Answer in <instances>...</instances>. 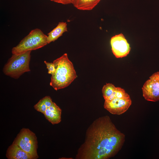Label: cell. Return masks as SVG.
<instances>
[{
    "mask_svg": "<svg viewBox=\"0 0 159 159\" xmlns=\"http://www.w3.org/2000/svg\"><path fill=\"white\" fill-rule=\"evenodd\" d=\"M6 155L9 159H32L29 155L14 142L8 148Z\"/></svg>",
    "mask_w": 159,
    "mask_h": 159,
    "instance_id": "10",
    "label": "cell"
},
{
    "mask_svg": "<svg viewBox=\"0 0 159 159\" xmlns=\"http://www.w3.org/2000/svg\"><path fill=\"white\" fill-rule=\"evenodd\" d=\"M67 25L66 22H59L57 26L48 34V44L54 42L62 36L63 33L67 32Z\"/></svg>",
    "mask_w": 159,
    "mask_h": 159,
    "instance_id": "11",
    "label": "cell"
},
{
    "mask_svg": "<svg viewBox=\"0 0 159 159\" xmlns=\"http://www.w3.org/2000/svg\"><path fill=\"white\" fill-rule=\"evenodd\" d=\"M44 62L48 69V73L52 75L53 74L55 71V68L54 64L53 62H49L46 61H44Z\"/></svg>",
    "mask_w": 159,
    "mask_h": 159,
    "instance_id": "15",
    "label": "cell"
},
{
    "mask_svg": "<svg viewBox=\"0 0 159 159\" xmlns=\"http://www.w3.org/2000/svg\"><path fill=\"white\" fill-rule=\"evenodd\" d=\"M13 142L29 155L32 159L38 158L37 152V137L35 134L28 129L23 128L21 130Z\"/></svg>",
    "mask_w": 159,
    "mask_h": 159,
    "instance_id": "6",
    "label": "cell"
},
{
    "mask_svg": "<svg viewBox=\"0 0 159 159\" xmlns=\"http://www.w3.org/2000/svg\"><path fill=\"white\" fill-rule=\"evenodd\" d=\"M101 0H73L72 4L77 9L81 10L92 9Z\"/></svg>",
    "mask_w": 159,
    "mask_h": 159,
    "instance_id": "12",
    "label": "cell"
},
{
    "mask_svg": "<svg viewBox=\"0 0 159 159\" xmlns=\"http://www.w3.org/2000/svg\"><path fill=\"white\" fill-rule=\"evenodd\" d=\"M116 88V87L111 83H107L104 85L102 91L105 100L107 99L112 95Z\"/></svg>",
    "mask_w": 159,
    "mask_h": 159,
    "instance_id": "14",
    "label": "cell"
},
{
    "mask_svg": "<svg viewBox=\"0 0 159 159\" xmlns=\"http://www.w3.org/2000/svg\"><path fill=\"white\" fill-rule=\"evenodd\" d=\"M110 42L112 52L116 58L125 57L129 53L131 49L130 44L122 34L113 36Z\"/></svg>",
    "mask_w": 159,
    "mask_h": 159,
    "instance_id": "8",
    "label": "cell"
},
{
    "mask_svg": "<svg viewBox=\"0 0 159 159\" xmlns=\"http://www.w3.org/2000/svg\"><path fill=\"white\" fill-rule=\"evenodd\" d=\"M125 139V135L117 128L108 116L99 117L87 129L84 142L75 158L109 159L121 149Z\"/></svg>",
    "mask_w": 159,
    "mask_h": 159,
    "instance_id": "1",
    "label": "cell"
},
{
    "mask_svg": "<svg viewBox=\"0 0 159 159\" xmlns=\"http://www.w3.org/2000/svg\"><path fill=\"white\" fill-rule=\"evenodd\" d=\"M131 104L130 97L124 90L116 87L112 95L105 100L104 107L112 114L120 115L126 112Z\"/></svg>",
    "mask_w": 159,
    "mask_h": 159,
    "instance_id": "5",
    "label": "cell"
},
{
    "mask_svg": "<svg viewBox=\"0 0 159 159\" xmlns=\"http://www.w3.org/2000/svg\"><path fill=\"white\" fill-rule=\"evenodd\" d=\"M31 51L16 55L12 54L3 68L6 75L17 79L24 73L30 71L29 67Z\"/></svg>",
    "mask_w": 159,
    "mask_h": 159,
    "instance_id": "3",
    "label": "cell"
},
{
    "mask_svg": "<svg viewBox=\"0 0 159 159\" xmlns=\"http://www.w3.org/2000/svg\"><path fill=\"white\" fill-rule=\"evenodd\" d=\"M47 36L40 29L32 30L18 44L11 50L12 54L18 55L27 51L36 50L47 45Z\"/></svg>",
    "mask_w": 159,
    "mask_h": 159,
    "instance_id": "4",
    "label": "cell"
},
{
    "mask_svg": "<svg viewBox=\"0 0 159 159\" xmlns=\"http://www.w3.org/2000/svg\"><path fill=\"white\" fill-rule=\"evenodd\" d=\"M143 96L145 100L152 102L159 100V72L153 74L142 87Z\"/></svg>",
    "mask_w": 159,
    "mask_h": 159,
    "instance_id": "7",
    "label": "cell"
},
{
    "mask_svg": "<svg viewBox=\"0 0 159 159\" xmlns=\"http://www.w3.org/2000/svg\"><path fill=\"white\" fill-rule=\"evenodd\" d=\"M62 110L53 102L43 114L46 118L52 125L57 124L61 121Z\"/></svg>",
    "mask_w": 159,
    "mask_h": 159,
    "instance_id": "9",
    "label": "cell"
},
{
    "mask_svg": "<svg viewBox=\"0 0 159 159\" xmlns=\"http://www.w3.org/2000/svg\"><path fill=\"white\" fill-rule=\"evenodd\" d=\"M54 2L66 5L72 4L73 0H50Z\"/></svg>",
    "mask_w": 159,
    "mask_h": 159,
    "instance_id": "16",
    "label": "cell"
},
{
    "mask_svg": "<svg viewBox=\"0 0 159 159\" xmlns=\"http://www.w3.org/2000/svg\"><path fill=\"white\" fill-rule=\"evenodd\" d=\"M53 62L55 71L51 77L50 86L56 90L68 87L77 78V75L67 54H64Z\"/></svg>",
    "mask_w": 159,
    "mask_h": 159,
    "instance_id": "2",
    "label": "cell"
},
{
    "mask_svg": "<svg viewBox=\"0 0 159 159\" xmlns=\"http://www.w3.org/2000/svg\"><path fill=\"white\" fill-rule=\"evenodd\" d=\"M52 99L49 96H46L39 100L34 106L37 111L44 114L47 109L53 104Z\"/></svg>",
    "mask_w": 159,
    "mask_h": 159,
    "instance_id": "13",
    "label": "cell"
}]
</instances>
